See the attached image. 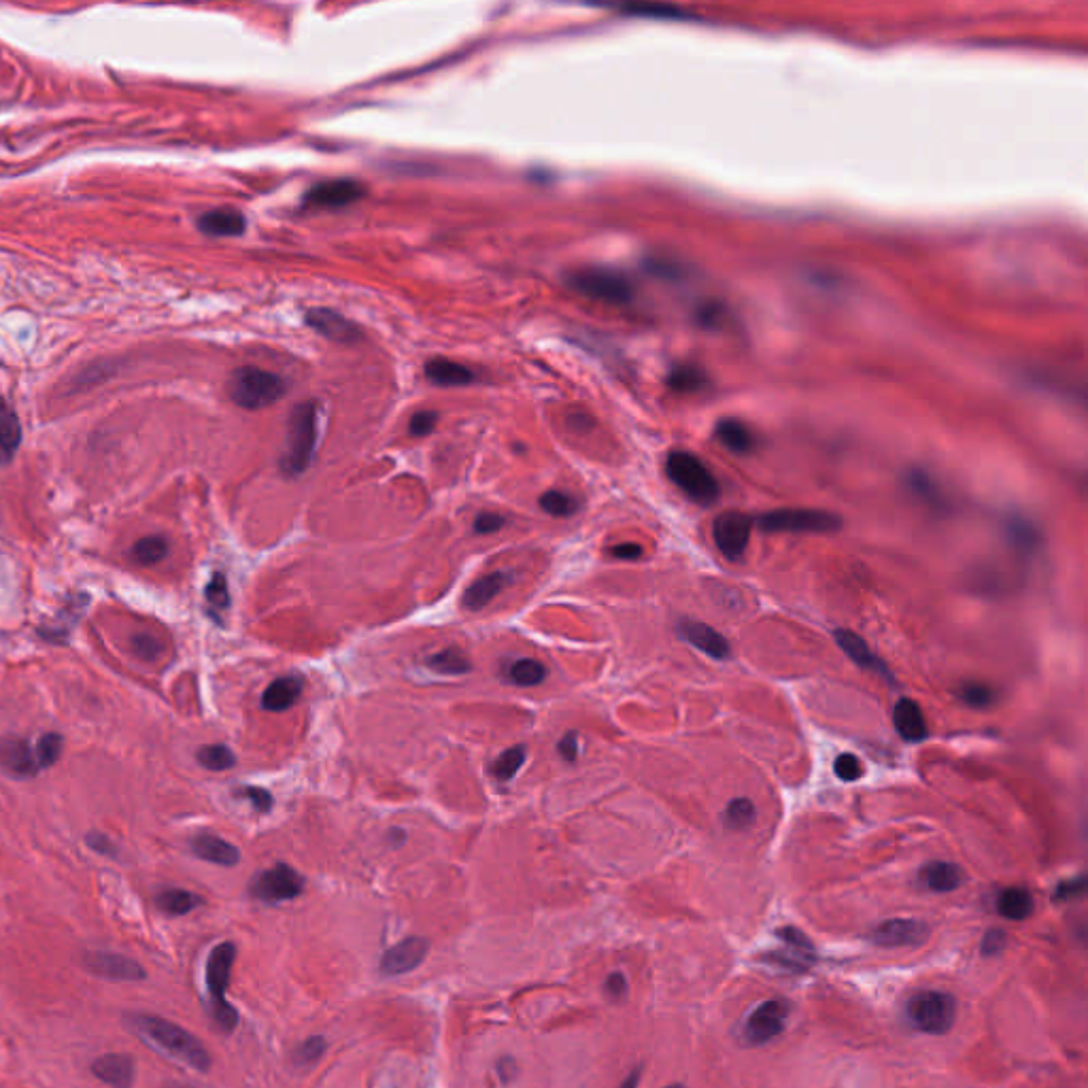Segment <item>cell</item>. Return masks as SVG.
Returning a JSON list of instances; mask_svg holds the SVG:
<instances>
[{"instance_id":"6da1fadb","label":"cell","mask_w":1088,"mask_h":1088,"mask_svg":"<svg viewBox=\"0 0 1088 1088\" xmlns=\"http://www.w3.org/2000/svg\"><path fill=\"white\" fill-rule=\"evenodd\" d=\"M130 1027L134 1029V1033H139L147 1044L156 1046L158 1050L168 1054V1057H173L175 1061L200 1071V1074H207V1071L211 1069L209 1050L200 1044L196 1035H192L190 1031H185L183 1027L175 1023H170V1020L160 1016H149V1014H136L130 1018Z\"/></svg>"},{"instance_id":"7a4b0ae2","label":"cell","mask_w":1088,"mask_h":1088,"mask_svg":"<svg viewBox=\"0 0 1088 1088\" xmlns=\"http://www.w3.org/2000/svg\"><path fill=\"white\" fill-rule=\"evenodd\" d=\"M317 447V406L315 402L298 404L287 419L285 449L281 455V470L287 476H300L309 470Z\"/></svg>"},{"instance_id":"3957f363","label":"cell","mask_w":1088,"mask_h":1088,"mask_svg":"<svg viewBox=\"0 0 1088 1088\" xmlns=\"http://www.w3.org/2000/svg\"><path fill=\"white\" fill-rule=\"evenodd\" d=\"M666 474L695 504L710 506L721 496L717 476L710 472L700 457L689 451H672L666 459Z\"/></svg>"},{"instance_id":"277c9868","label":"cell","mask_w":1088,"mask_h":1088,"mask_svg":"<svg viewBox=\"0 0 1088 1088\" xmlns=\"http://www.w3.org/2000/svg\"><path fill=\"white\" fill-rule=\"evenodd\" d=\"M234 959H236V946L232 942L217 944L207 959V989L211 995V1016L217 1029L224 1033H232L238 1025V1012L226 999Z\"/></svg>"},{"instance_id":"5b68a950","label":"cell","mask_w":1088,"mask_h":1088,"mask_svg":"<svg viewBox=\"0 0 1088 1088\" xmlns=\"http://www.w3.org/2000/svg\"><path fill=\"white\" fill-rule=\"evenodd\" d=\"M285 394V381L275 372L255 366L236 368L228 379L230 400L245 411H260L279 402Z\"/></svg>"},{"instance_id":"8992f818","label":"cell","mask_w":1088,"mask_h":1088,"mask_svg":"<svg viewBox=\"0 0 1088 1088\" xmlns=\"http://www.w3.org/2000/svg\"><path fill=\"white\" fill-rule=\"evenodd\" d=\"M768 534H833L842 527V517L821 508H776L757 519Z\"/></svg>"},{"instance_id":"52a82bcc","label":"cell","mask_w":1088,"mask_h":1088,"mask_svg":"<svg viewBox=\"0 0 1088 1088\" xmlns=\"http://www.w3.org/2000/svg\"><path fill=\"white\" fill-rule=\"evenodd\" d=\"M908 1023L927 1035H946L957 1018V999L946 991H918L906 1003Z\"/></svg>"},{"instance_id":"ba28073f","label":"cell","mask_w":1088,"mask_h":1088,"mask_svg":"<svg viewBox=\"0 0 1088 1088\" xmlns=\"http://www.w3.org/2000/svg\"><path fill=\"white\" fill-rule=\"evenodd\" d=\"M568 287L589 300L604 304H627L634 298V287L629 279L610 268H583L568 277Z\"/></svg>"},{"instance_id":"9c48e42d","label":"cell","mask_w":1088,"mask_h":1088,"mask_svg":"<svg viewBox=\"0 0 1088 1088\" xmlns=\"http://www.w3.org/2000/svg\"><path fill=\"white\" fill-rule=\"evenodd\" d=\"M304 891V878L287 863L272 865L270 870L255 874L249 882V895L262 904H281L292 901Z\"/></svg>"},{"instance_id":"30bf717a","label":"cell","mask_w":1088,"mask_h":1088,"mask_svg":"<svg viewBox=\"0 0 1088 1088\" xmlns=\"http://www.w3.org/2000/svg\"><path fill=\"white\" fill-rule=\"evenodd\" d=\"M789 1014H791V1006L785 999L761 1001L744 1020V1027H742L744 1042L748 1046L770 1044L787 1029Z\"/></svg>"},{"instance_id":"8fae6325","label":"cell","mask_w":1088,"mask_h":1088,"mask_svg":"<svg viewBox=\"0 0 1088 1088\" xmlns=\"http://www.w3.org/2000/svg\"><path fill=\"white\" fill-rule=\"evenodd\" d=\"M751 530H753L751 517L738 513V510H727V513H721L717 519H714L712 538H714V544H717L719 551L727 559L738 561L744 557L748 542H751Z\"/></svg>"},{"instance_id":"7c38bea8","label":"cell","mask_w":1088,"mask_h":1088,"mask_svg":"<svg viewBox=\"0 0 1088 1088\" xmlns=\"http://www.w3.org/2000/svg\"><path fill=\"white\" fill-rule=\"evenodd\" d=\"M776 935L785 948L770 950L768 955H763L765 963L789 969V972H806L814 965V946L804 931H799L797 927H782L776 931Z\"/></svg>"},{"instance_id":"4fadbf2b","label":"cell","mask_w":1088,"mask_h":1088,"mask_svg":"<svg viewBox=\"0 0 1088 1088\" xmlns=\"http://www.w3.org/2000/svg\"><path fill=\"white\" fill-rule=\"evenodd\" d=\"M366 196L364 183L355 179H330L313 185L304 194L306 209H345Z\"/></svg>"},{"instance_id":"5bb4252c","label":"cell","mask_w":1088,"mask_h":1088,"mask_svg":"<svg viewBox=\"0 0 1088 1088\" xmlns=\"http://www.w3.org/2000/svg\"><path fill=\"white\" fill-rule=\"evenodd\" d=\"M929 925L918 918H891L870 931L872 944L880 948H910L921 946L929 940Z\"/></svg>"},{"instance_id":"9a60e30c","label":"cell","mask_w":1088,"mask_h":1088,"mask_svg":"<svg viewBox=\"0 0 1088 1088\" xmlns=\"http://www.w3.org/2000/svg\"><path fill=\"white\" fill-rule=\"evenodd\" d=\"M83 967L88 969L90 974L105 980H115V982L145 980L143 965H139L124 955H115V952H102V950L85 952Z\"/></svg>"},{"instance_id":"2e32d148","label":"cell","mask_w":1088,"mask_h":1088,"mask_svg":"<svg viewBox=\"0 0 1088 1088\" xmlns=\"http://www.w3.org/2000/svg\"><path fill=\"white\" fill-rule=\"evenodd\" d=\"M428 952H430V942L428 940L417 938V935H413V938H406V940L398 942L396 946H391L389 950L383 952L381 963H379L381 974L389 976V978L411 974L425 961Z\"/></svg>"},{"instance_id":"e0dca14e","label":"cell","mask_w":1088,"mask_h":1088,"mask_svg":"<svg viewBox=\"0 0 1088 1088\" xmlns=\"http://www.w3.org/2000/svg\"><path fill=\"white\" fill-rule=\"evenodd\" d=\"M833 638H836L840 649L846 653V657L855 663V666H859L861 670H867V672H876L880 674L882 678H887L889 683L895 685V678L889 670L887 663H884L872 649L870 644H867L859 634L850 632V629H836V634H833Z\"/></svg>"},{"instance_id":"ac0fdd59","label":"cell","mask_w":1088,"mask_h":1088,"mask_svg":"<svg viewBox=\"0 0 1088 1088\" xmlns=\"http://www.w3.org/2000/svg\"><path fill=\"white\" fill-rule=\"evenodd\" d=\"M678 636L685 642H689L693 649L706 653L712 659H727L731 653V646L725 640V636L702 621H691V619L680 621Z\"/></svg>"},{"instance_id":"d6986e66","label":"cell","mask_w":1088,"mask_h":1088,"mask_svg":"<svg viewBox=\"0 0 1088 1088\" xmlns=\"http://www.w3.org/2000/svg\"><path fill=\"white\" fill-rule=\"evenodd\" d=\"M306 323L317 334L326 336L334 343H357L362 338V330L353 321L330 309H313L306 313Z\"/></svg>"},{"instance_id":"ffe728a7","label":"cell","mask_w":1088,"mask_h":1088,"mask_svg":"<svg viewBox=\"0 0 1088 1088\" xmlns=\"http://www.w3.org/2000/svg\"><path fill=\"white\" fill-rule=\"evenodd\" d=\"M0 768L13 778H32L41 770L30 744L22 738L0 740Z\"/></svg>"},{"instance_id":"44dd1931","label":"cell","mask_w":1088,"mask_h":1088,"mask_svg":"<svg viewBox=\"0 0 1088 1088\" xmlns=\"http://www.w3.org/2000/svg\"><path fill=\"white\" fill-rule=\"evenodd\" d=\"M134 1071V1059L124 1052L102 1054L92 1063V1074L111 1088H132Z\"/></svg>"},{"instance_id":"7402d4cb","label":"cell","mask_w":1088,"mask_h":1088,"mask_svg":"<svg viewBox=\"0 0 1088 1088\" xmlns=\"http://www.w3.org/2000/svg\"><path fill=\"white\" fill-rule=\"evenodd\" d=\"M893 725L897 734L906 742H923L929 736L923 708L910 697H901L893 708Z\"/></svg>"},{"instance_id":"603a6c76","label":"cell","mask_w":1088,"mask_h":1088,"mask_svg":"<svg viewBox=\"0 0 1088 1088\" xmlns=\"http://www.w3.org/2000/svg\"><path fill=\"white\" fill-rule=\"evenodd\" d=\"M918 880L931 893H952L965 882V872L957 863L931 861L918 874Z\"/></svg>"},{"instance_id":"cb8c5ba5","label":"cell","mask_w":1088,"mask_h":1088,"mask_svg":"<svg viewBox=\"0 0 1088 1088\" xmlns=\"http://www.w3.org/2000/svg\"><path fill=\"white\" fill-rule=\"evenodd\" d=\"M302 687H304V678L298 674H289V676L272 680V683L264 689L262 708L268 712L289 710L300 700Z\"/></svg>"},{"instance_id":"d4e9b609","label":"cell","mask_w":1088,"mask_h":1088,"mask_svg":"<svg viewBox=\"0 0 1088 1088\" xmlns=\"http://www.w3.org/2000/svg\"><path fill=\"white\" fill-rule=\"evenodd\" d=\"M190 846H192V853L198 859L221 865V867H234L238 861H241V850H238L234 844L226 842L224 838L213 836V833H200V836L192 840Z\"/></svg>"},{"instance_id":"484cf974","label":"cell","mask_w":1088,"mask_h":1088,"mask_svg":"<svg viewBox=\"0 0 1088 1088\" xmlns=\"http://www.w3.org/2000/svg\"><path fill=\"white\" fill-rule=\"evenodd\" d=\"M425 379L440 387H462L474 381V372L459 362L445 360V357H434V360L425 364Z\"/></svg>"},{"instance_id":"4316f807","label":"cell","mask_w":1088,"mask_h":1088,"mask_svg":"<svg viewBox=\"0 0 1088 1088\" xmlns=\"http://www.w3.org/2000/svg\"><path fill=\"white\" fill-rule=\"evenodd\" d=\"M513 581V574L508 572H491L481 576L479 581H474L468 591L464 593V606L468 610H481L485 608L502 589Z\"/></svg>"},{"instance_id":"83f0119b","label":"cell","mask_w":1088,"mask_h":1088,"mask_svg":"<svg viewBox=\"0 0 1088 1088\" xmlns=\"http://www.w3.org/2000/svg\"><path fill=\"white\" fill-rule=\"evenodd\" d=\"M247 221L234 209H215L198 217V228L209 236H241Z\"/></svg>"},{"instance_id":"f1b7e54d","label":"cell","mask_w":1088,"mask_h":1088,"mask_svg":"<svg viewBox=\"0 0 1088 1088\" xmlns=\"http://www.w3.org/2000/svg\"><path fill=\"white\" fill-rule=\"evenodd\" d=\"M714 436H717V440L721 442V445L736 453V455H746L751 453L755 449V436L753 432L746 428V425L738 419H723L717 423V430H714Z\"/></svg>"},{"instance_id":"f546056e","label":"cell","mask_w":1088,"mask_h":1088,"mask_svg":"<svg viewBox=\"0 0 1088 1088\" xmlns=\"http://www.w3.org/2000/svg\"><path fill=\"white\" fill-rule=\"evenodd\" d=\"M22 425L13 408L0 398V464H9L20 449Z\"/></svg>"},{"instance_id":"4dcf8cb0","label":"cell","mask_w":1088,"mask_h":1088,"mask_svg":"<svg viewBox=\"0 0 1088 1088\" xmlns=\"http://www.w3.org/2000/svg\"><path fill=\"white\" fill-rule=\"evenodd\" d=\"M1035 910L1033 895L1023 887L1003 889L997 895V912L1008 921H1025Z\"/></svg>"},{"instance_id":"1f68e13d","label":"cell","mask_w":1088,"mask_h":1088,"mask_svg":"<svg viewBox=\"0 0 1088 1088\" xmlns=\"http://www.w3.org/2000/svg\"><path fill=\"white\" fill-rule=\"evenodd\" d=\"M156 906L168 916H183L200 908L202 897L185 889H166L156 897Z\"/></svg>"},{"instance_id":"d6a6232c","label":"cell","mask_w":1088,"mask_h":1088,"mask_svg":"<svg viewBox=\"0 0 1088 1088\" xmlns=\"http://www.w3.org/2000/svg\"><path fill=\"white\" fill-rule=\"evenodd\" d=\"M549 672L538 659H515L506 668V678L517 687H538L547 680Z\"/></svg>"},{"instance_id":"836d02e7","label":"cell","mask_w":1088,"mask_h":1088,"mask_svg":"<svg viewBox=\"0 0 1088 1088\" xmlns=\"http://www.w3.org/2000/svg\"><path fill=\"white\" fill-rule=\"evenodd\" d=\"M425 663H428V668H432L434 672L447 674V676H462V674H468L472 670V663H470L468 655L462 649H455V646L434 653L432 657H428V661H425Z\"/></svg>"},{"instance_id":"e575fe53","label":"cell","mask_w":1088,"mask_h":1088,"mask_svg":"<svg viewBox=\"0 0 1088 1088\" xmlns=\"http://www.w3.org/2000/svg\"><path fill=\"white\" fill-rule=\"evenodd\" d=\"M525 759H527V748L523 744L510 746L496 761L491 763V768H489L491 776L502 780V782L513 780L519 774V770L523 768Z\"/></svg>"},{"instance_id":"d590c367","label":"cell","mask_w":1088,"mask_h":1088,"mask_svg":"<svg viewBox=\"0 0 1088 1088\" xmlns=\"http://www.w3.org/2000/svg\"><path fill=\"white\" fill-rule=\"evenodd\" d=\"M540 508L544 510V513L551 515V517H557V519H568L572 515L578 513V508H581V504H578V500L574 496H570V493L566 491H559V489H549L544 491L540 500H538Z\"/></svg>"},{"instance_id":"8d00e7d4","label":"cell","mask_w":1088,"mask_h":1088,"mask_svg":"<svg viewBox=\"0 0 1088 1088\" xmlns=\"http://www.w3.org/2000/svg\"><path fill=\"white\" fill-rule=\"evenodd\" d=\"M755 819H757V808L748 797L731 799V802L725 808V814H723V821H725L727 829H734V831L748 829L755 823Z\"/></svg>"},{"instance_id":"74e56055","label":"cell","mask_w":1088,"mask_h":1088,"mask_svg":"<svg viewBox=\"0 0 1088 1088\" xmlns=\"http://www.w3.org/2000/svg\"><path fill=\"white\" fill-rule=\"evenodd\" d=\"M196 759H198V763L202 765V768H207L211 772L230 770V768H234V763H236L234 753L224 744L202 746L200 751L196 753Z\"/></svg>"},{"instance_id":"f35d334b","label":"cell","mask_w":1088,"mask_h":1088,"mask_svg":"<svg viewBox=\"0 0 1088 1088\" xmlns=\"http://www.w3.org/2000/svg\"><path fill=\"white\" fill-rule=\"evenodd\" d=\"M132 555L141 566L160 564V561L168 555V540L162 536H145L134 544Z\"/></svg>"},{"instance_id":"ab89813d","label":"cell","mask_w":1088,"mask_h":1088,"mask_svg":"<svg viewBox=\"0 0 1088 1088\" xmlns=\"http://www.w3.org/2000/svg\"><path fill=\"white\" fill-rule=\"evenodd\" d=\"M959 700L969 708H991L997 702V693L993 687L976 683V680H965V683L957 691Z\"/></svg>"},{"instance_id":"60d3db41","label":"cell","mask_w":1088,"mask_h":1088,"mask_svg":"<svg viewBox=\"0 0 1088 1088\" xmlns=\"http://www.w3.org/2000/svg\"><path fill=\"white\" fill-rule=\"evenodd\" d=\"M326 1050H328V1042L323 1040L321 1035H311L296 1048L294 1061L298 1067H311L323 1057V1054H326Z\"/></svg>"},{"instance_id":"b9f144b4","label":"cell","mask_w":1088,"mask_h":1088,"mask_svg":"<svg viewBox=\"0 0 1088 1088\" xmlns=\"http://www.w3.org/2000/svg\"><path fill=\"white\" fill-rule=\"evenodd\" d=\"M62 753V736L60 734H45L37 746H34V757H37L39 768H51L58 761Z\"/></svg>"},{"instance_id":"7bdbcfd3","label":"cell","mask_w":1088,"mask_h":1088,"mask_svg":"<svg viewBox=\"0 0 1088 1088\" xmlns=\"http://www.w3.org/2000/svg\"><path fill=\"white\" fill-rule=\"evenodd\" d=\"M204 595H207V602L213 606V608H219L224 610L230 606V591H228V581L226 576L221 572H215L211 576V581L207 585V589H204Z\"/></svg>"},{"instance_id":"ee69618b","label":"cell","mask_w":1088,"mask_h":1088,"mask_svg":"<svg viewBox=\"0 0 1088 1088\" xmlns=\"http://www.w3.org/2000/svg\"><path fill=\"white\" fill-rule=\"evenodd\" d=\"M833 772H836V776L844 782H855L863 778V763L859 761L857 755L842 753L836 761H833Z\"/></svg>"},{"instance_id":"f6af8a7d","label":"cell","mask_w":1088,"mask_h":1088,"mask_svg":"<svg viewBox=\"0 0 1088 1088\" xmlns=\"http://www.w3.org/2000/svg\"><path fill=\"white\" fill-rule=\"evenodd\" d=\"M236 795L245 797L247 802L258 812H270L272 804H275V797H272L270 791H266L262 787H241L236 791Z\"/></svg>"},{"instance_id":"bcb514c9","label":"cell","mask_w":1088,"mask_h":1088,"mask_svg":"<svg viewBox=\"0 0 1088 1088\" xmlns=\"http://www.w3.org/2000/svg\"><path fill=\"white\" fill-rule=\"evenodd\" d=\"M1010 540L1016 544L1018 549H1023V551L1033 549L1035 542H1037L1033 527H1029L1025 521H1020V519L1010 525Z\"/></svg>"},{"instance_id":"7dc6e473","label":"cell","mask_w":1088,"mask_h":1088,"mask_svg":"<svg viewBox=\"0 0 1088 1088\" xmlns=\"http://www.w3.org/2000/svg\"><path fill=\"white\" fill-rule=\"evenodd\" d=\"M1006 944H1008L1006 933H1003L1001 929H989L982 938L980 952L984 957H997V955H1001L1003 948H1006Z\"/></svg>"},{"instance_id":"c3c4849f","label":"cell","mask_w":1088,"mask_h":1088,"mask_svg":"<svg viewBox=\"0 0 1088 1088\" xmlns=\"http://www.w3.org/2000/svg\"><path fill=\"white\" fill-rule=\"evenodd\" d=\"M623 11L634 13V15H646V17H663V20L683 15V11H678L674 7H661V5H629V7H623ZM680 20H683V17H680Z\"/></svg>"},{"instance_id":"681fc988","label":"cell","mask_w":1088,"mask_h":1088,"mask_svg":"<svg viewBox=\"0 0 1088 1088\" xmlns=\"http://www.w3.org/2000/svg\"><path fill=\"white\" fill-rule=\"evenodd\" d=\"M506 523V519L498 513H481L476 515L474 519V532L481 534V536H489V534H496L498 530H502Z\"/></svg>"},{"instance_id":"f907efd6","label":"cell","mask_w":1088,"mask_h":1088,"mask_svg":"<svg viewBox=\"0 0 1088 1088\" xmlns=\"http://www.w3.org/2000/svg\"><path fill=\"white\" fill-rule=\"evenodd\" d=\"M436 421H438V415L432 413V411H419L417 415H413L411 419V434L413 436H428L434 432L436 428Z\"/></svg>"},{"instance_id":"816d5d0a","label":"cell","mask_w":1088,"mask_h":1088,"mask_svg":"<svg viewBox=\"0 0 1088 1088\" xmlns=\"http://www.w3.org/2000/svg\"><path fill=\"white\" fill-rule=\"evenodd\" d=\"M132 642H134V649H136V653H139V655H141V657H145V659H153V657H158V655H160V651H162V644L158 642V638H156V636H149V634H139V636H134V640H132Z\"/></svg>"},{"instance_id":"f5cc1de1","label":"cell","mask_w":1088,"mask_h":1088,"mask_svg":"<svg viewBox=\"0 0 1088 1088\" xmlns=\"http://www.w3.org/2000/svg\"><path fill=\"white\" fill-rule=\"evenodd\" d=\"M670 385L676 387V389H680V391L695 389V387H700V374H697V372L691 370V368H680V370H676V372L672 374Z\"/></svg>"},{"instance_id":"db71d44e","label":"cell","mask_w":1088,"mask_h":1088,"mask_svg":"<svg viewBox=\"0 0 1088 1088\" xmlns=\"http://www.w3.org/2000/svg\"><path fill=\"white\" fill-rule=\"evenodd\" d=\"M608 555L621 561H636L644 555V549L638 542H621V544H615V547H610Z\"/></svg>"},{"instance_id":"11a10c76","label":"cell","mask_w":1088,"mask_h":1088,"mask_svg":"<svg viewBox=\"0 0 1088 1088\" xmlns=\"http://www.w3.org/2000/svg\"><path fill=\"white\" fill-rule=\"evenodd\" d=\"M1082 893H1084V878L1078 876V878H1074V880H1065V882H1061L1059 887H1057V891H1054V899H1057V901H1069V899H1074V897H1080Z\"/></svg>"},{"instance_id":"9f6ffc18","label":"cell","mask_w":1088,"mask_h":1088,"mask_svg":"<svg viewBox=\"0 0 1088 1088\" xmlns=\"http://www.w3.org/2000/svg\"><path fill=\"white\" fill-rule=\"evenodd\" d=\"M604 989H606V993H608L610 999H623L625 993H627V978H625L621 972H612V974L606 978Z\"/></svg>"},{"instance_id":"6f0895ef","label":"cell","mask_w":1088,"mask_h":1088,"mask_svg":"<svg viewBox=\"0 0 1088 1088\" xmlns=\"http://www.w3.org/2000/svg\"><path fill=\"white\" fill-rule=\"evenodd\" d=\"M557 751H559L561 757H564L570 763L578 759V734H576V731H568V734L559 740Z\"/></svg>"},{"instance_id":"680465c9","label":"cell","mask_w":1088,"mask_h":1088,"mask_svg":"<svg viewBox=\"0 0 1088 1088\" xmlns=\"http://www.w3.org/2000/svg\"><path fill=\"white\" fill-rule=\"evenodd\" d=\"M85 842H88V846L96 850L98 855H105V857L117 855V848L111 844V840L107 836H100V833H90V836L85 838Z\"/></svg>"},{"instance_id":"91938a15","label":"cell","mask_w":1088,"mask_h":1088,"mask_svg":"<svg viewBox=\"0 0 1088 1088\" xmlns=\"http://www.w3.org/2000/svg\"><path fill=\"white\" fill-rule=\"evenodd\" d=\"M498 1076L502 1082H510L515 1076H517V1063L515 1059L510 1057H504L502 1061H498Z\"/></svg>"},{"instance_id":"94428289","label":"cell","mask_w":1088,"mask_h":1088,"mask_svg":"<svg viewBox=\"0 0 1088 1088\" xmlns=\"http://www.w3.org/2000/svg\"><path fill=\"white\" fill-rule=\"evenodd\" d=\"M638 1084H640V1069H634L632 1074H629V1076L621 1082L619 1088H638Z\"/></svg>"},{"instance_id":"6125c7cd","label":"cell","mask_w":1088,"mask_h":1088,"mask_svg":"<svg viewBox=\"0 0 1088 1088\" xmlns=\"http://www.w3.org/2000/svg\"><path fill=\"white\" fill-rule=\"evenodd\" d=\"M404 840H406V833H404L402 829H391V831H389V842H391V844H394L396 848H398V846H402V844H404Z\"/></svg>"},{"instance_id":"be15d7a7","label":"cell","mask_w":1088,"mask_h":1088,"mask_svg":"<svg viewBox=\"0 0 1088 1088\" xmlns=\"http://www.w3.org/2000/svg\"><path fill=\"white\" fill-rule=\"evenodd\" d=\"M666 1088H685V1086H683V1084H670V1086H666Z\"/></svg>"},{"instance_id":"e7e4bbea","label":"cell","mask_w":1088,"mask_h":1088,"mask_svg":"<svg viewBox=\"0 0 1088 1088\" xmlns=\"http://www.w3.org/2000/svg\"><path fill=\"white\" fill-rule=\"evenodd\" d=\"M173 1088H192V1086H173Z\"/></svg>"}]
</instances>
